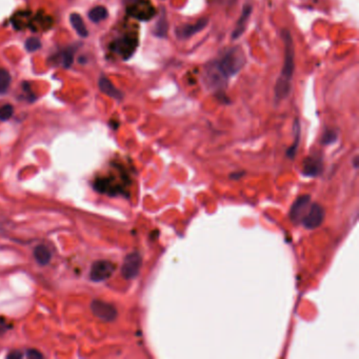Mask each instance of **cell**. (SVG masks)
Listing matches in <instances>:
<instances>
[{
    "mask_svg": "<svg viewBox=\"0 0 359 359\" xmlns=\"http://www.w3.org/2000/svg\"><path fill=\"white\" fill-rule=\"evenodd\" d=\"M62 62L64 68H70L73 63V53L71 51H65L62 55Z\"/></svg>",
    "mask_w": 359,
    "mask_h": 359,
    "instance_id": "cell-25",
    "label": "cell"
},
{
    "mask_svg": "<svg viewBox=\"0 0 359 359\" xmlns=\"http://www.w3.org/2000/svg\"><path fill=\"white\" fill-rule=\"evenodd\" d=\"M27 356L29 358H42V354L37 350H30L27 353Z\"/></svg>",
    "mask_w": 359,
    "mask_h": 359,
    "instance_id": "cell-27",
    "label": "cell"
},
{
    "mask_svg": "<svg viewBox=\"0 0 359 359\" xmlns=\"http://www.w3.org/2000/svg\"><path fill=\"white\" fill-rule=\"evenodd\" d=\"M14 114V108L11 105H4L0 108V120L5 121L10 119Z\"/></svg>",
    "mask_w": 359,
    "mask_h": 359,
    "instance_id": "cell-22",
    "label": "cell"
},
{
    "mask_svg": "<svg viewBox=\"0 0 359 359\" xmlns=\"http://www.w3.org/2000/svg\"><path fill=\"white\" fill-rule=\"evenodd\" d=\"M228 79L229 77L220 69L216 60H213L206 64L203 72V80L209 90L215 91V92L222 91L227 87Z\"/></svg>",
    "mask_w": 359,
    "mask_h": 359,
    "instance_id": "cell-2",
    "label": "cell"
},
{
    "mask_svg": "<svg viewBox=\"0 0 359 359\" xmlns=\"http://www.w3.org/2000/svg\"><path fill=\"white\" fill-rule=\"evenodd\" d=\"M294 134H295V141H294L293 147H291L290 150H289V155L290 156H294L295 152H296V148H297V145H298V142H299L300 125H299V121H298L297 119L295 120V123H294Z\"/></svg>",
    "mask_w": 359,
    "mask_h": 359,
    "instance_id": "cell-21",
    "label": "cell"
},
{
    "mask_svg": "<svg viewBox=\"0 0 359 359\" xmlns=\"http://www.w3.org/2000/svg\"><path fill=\"white\" fill-rule=\"evenodd\" d=\"M322 171V160L318 157H308L303 162L302 173L310 176V177H314L317 176Z\"/></svg>",
    "mask_w": 359,
    "mask_h": 359,
    "instance_id": "cell-13",
    "label": "cell"
},
{
    "mask_svg": "<svg viewBox=\"0 0 359 359\" xmlns=\"http://www.w3.org/2000/svg\"><path fill=\"white\" fill-rule=\"evenodd\" d=\"M251 14H252V5L251 4H246L242 9L241 15L239 17L238 21H237V23H236V27L232 32V39L233 40L240 38L242 34L245 33V31L247 30L248 23H249V19H250V17H251Z\"/></svg>",
    "mask_w": 359,
    "mask_h": 359,
    "instance_id": "cell-12",
    "label": "cell"
},
{
    "mask_svg": "<svg viewBox=\"0 0 359 359\" xmlns=\"http://www.w3.org/2000/svg\"><path fill=\"white\" fill-rule=\"evenodd\" d=\"M70 21H71L72 27L74 28V30L77 32L78 35H80L81 37H87L89 32L87 30L86 24H84V22H83L82 17L80 15L77 14V13L71 14L70 15Z\"/></svg>",
    "mask_w": 359,
    "mask_h": 359,
    "instance_id": "cell-16",
    "label": "cell"
},
{
    "mask_svg": "<svg viewBox=\"0 0 359 359\" xmlns=\"http://www.w3.org/2000/svg\"><path fill=\"white\" fill-rule=\"evenodd\" d=\"M142 265V258L140 254L137 252H133L127 255L125 258L123 267H121V274L125 279H133L137 277L140 272Z\"/></svg>",
    "mask_w": 359,
    "mask_h": 359,
    "instance_id": "cell-7",
    "label": "cell"
},
{
    "mask_svg": "<svg viewBox=\"0 0 359 359\" xmlns=\"http://www.w3.org/2000/svg\"><path fill=\"white\" fill-rule=\"evenodd\" d=\"M9 328H10V326H9L8 322L5 321L2 317H0V335L3 334L5 331H8Z\"/></svg>",
    "mask_w": 359,
    "mask_h": 359,
    "instance_id": "cell-26",
    "label": "cell"
},
{
    "mask_svg": "<svg viewBox=\"0 0 359 359\" xmlns=\"http://www.w3.org/2000/svg\"><path fill=\"white\" fill-rule=\"evenodd\" d=\"M336 139H337L336 132L333 130H328L325 132L321 140L324 144H330V143H333L334 141H336Z\"/></svg>",
    "mask_w": 359,
    "mask_h": 359,
    "instance_id": "cell-24",
    "label": "cell"
},
{
    "mask_svg": "<svg viewBox=\"0 0 359 359\" xmlns=\"http://www.w3.org/2000/svg\"><path fill=\"white\" fill-rule=\"evenodd\" d=\"M98 86H99V89H100L101 92L105 93L106 95L112 97V98L118 99V100L123 99V97H124L123 92H120L118 89L115 88L114 84L111 81H109L108 78L101 77L99 79Z\"/></svg>",
    "mask_w": 359,
    "mask_h": 359,
    "instance_id": "cell-14",
    "label": "cell"
},
{
    "mask_svg": "<svg viewBox=\"0 0 359 359\" xmlns=\"http://www.w3.org/2000/svg\"><path fill=\"white\" fill-rule=\"evenodd\" d=\"M11 84V75L10 73L0 68V94L7 92Z\"/></svg>",
    "mask_w": 359,
    "mask_h": 359,
    "instance_id": "cell-20",
    "label": "cell"
},
{
    "mask_svg": "<svg viewBox=\"0 0 359 359\" xmlns=\"http://www.w3.org/2000/svg\"><path fill=\"white\" fill-rule=\"evenodd\" d=\"M108 15H109L108 10L105 7H102V5L95 7L89 12L90 20L92 22H96V23L105 20L106 18L108 17Z\"/></svg>",
    "mask_w": 359,
    "mask_h": 359,
    "instance_id": "cell-19",
    "label": "cell"
},
{
    "mask_svg": "<svg viewBox=\"0 0 359 359\" xmlns=\"http://www.w3.org/2000/svg\"><path fill=\"white\" fill-rule=\"evenodd\" d=\"M127 14L139 20H149L156 14V11L149 1L138 0L136 2L127 4Z\"/></svg>",
    "mask_w": 359,
    "mask_h": 359,
    "instance_id": "cell-6",
    "label": "cell"
},
{
    "mask_svg": "<svg viewBox=\"0 0 359 359\" xmlns=\"http://www.w3.org/2000/svg\"><path fill=\"white\" fill-rule=\"evenodd\" d=\"M138 46V39L136 36L133 35H125L123 37L115 40L111 48L118 55H120L125 60L129 59L135 52Z\"/></svg>",
    "mask_w": 359,
    "mask_h": 359,
    "instance_id": "cell-4",
    "label": "cell"
},
{
    "mask_svg": "<svg viewBox=\"0 0 359 359\" xmlns=\"http://www.w3.org/2000/svg\"><path fill=\"white\" fill-rule=\"evenodd\" d=\"M116 270V265L109 260H98L95 261L92 267H91L90 276L92 281L99 282L107 281L113 275Z\"/></svg>",
    "mask_w": 359,
    "mask_h": 359,
    "instance_id": "cell-5",
    "label": "cell"
},
{
    "mask_svg": "<svg viewBox=\"0 0 359 359\" xmlns=\"http://www.w3.org/2000/svg\"><path fill=\"white\" fill-rule=\"evenodd\" d=\"M310 203H311V197L310 195H302L298 197L295 203L292 204L290 211V218L294 223H298L302 220L307 212L310 208Z\"/></svg>",
    "mask_w": 359,
    "mask_h": 359,
    "instance_id": "cell-10",
    "label": "cell"
},
{
    "mask_svg": "<svg viewBox=\"0 0 359 359\" xmlns=\"http://www.w3.org/2000/svg\"><path fill=\"white\" fill-rule=\"evenodd\" d=\"M41 47V42L37 37H30L26 41V48L29 52H35Z\"/></svg>",
    "mask_w": 359,
    "mask_h": 359,
    "instance_id": "cell-23",
    "label": "cell"
},
{
    "mask_svg": "<svg viewBox=\"0 0 359 359\" xmlns=\"http://www.w3.org/2000/svg\"><path fill=\"white\" fill-rule=\"evenodd\" d=\"M22 357V354L19 352V351H14L10 353V354L8 355V358L10 359H18V358H21Z\"/></svg>",
    "mask_w": 359,
    "mask_h": 359,
    "instance_id": "cell-28",
    "label": "cell"
},
{
    "mask_svg": "<svg viewBox=\"0 0 359 359\" xmlns=\"http://www.w3.org/2000/svg\"><path fill=\"white\" fill-rule=\"evenodd\" d=\"M93 314L97 318L103 321H112L117 317V311L115 307L101 300H94L91 305Z\"/></svg>",
    "mask_w": 359,
    "mask_h": 359,
    "instance_id": "cell-9",
    "label": "cell"
},
{
    "mask_svg": "<svg viewBox=\"0 0 359 359\" xmlns=\"http://www.w3.org/2000/svg\"><path fill=\"white\" fill-rule=\"evenodd\" d=\"M291 92V81L279 77L275 86V99L276 101L282 100L290 95Z\"/></svg>",
    "mask_w": 359,
    "mask_h": 359,
    "instance_id": "cell-15",
    "label": "cell"
},
{
    "mask_svg": "<svg viewBox=\"0 0 359 359\" xmlns=\"http://www.w3.org/2000/svg\"><path fill=\"white\" fill-rule=\"evenodd\" d=\"M168 31H169V23H168V19H167V16H166V13L162 11V14L160 16L159 19H158V21L156 22L155 27H154V30H153V34L156 36V37H159V38H164L168 34Z\"/></svg>",
    "mask_w": 359,
    "mask_h": 359,
    "instance_id": "cell-18",
    "label": "cell"
},
{
    "mask_svg": "<svg viewBox=\"0 0 359 359\" xmlns=\"http://www.w3.org/2000/svg\"><path fill=\"white\" fill-rule=\"evenodd\" d=\"M136 1H138V0H125V2L126 4H131V3L136 2Z\"/></svg>",
    "mask_w": 359,
    "mask_h": 359,
    "instance_id": "cell-29",
    "label": "cell"
},
{
    "mask_svg": "<svg viewBox=\"0 0 359 359\" xmlns=\"http://www.w3.org/2000/svg\"><path fill=\"white\" fill-rule=\"evenodd\" d=\"M246 55L242 48L238 46H235L227 47L216 62L220 66V69L230 78L240 72L243 65L246 64Z\"/></svg>",
    "mask_w": 359,
    "mask_h": 359,
    "instance_id": "cell-1",
    "label": "cell"
},
{
    "mask_svg": "<svg viewBox=\"0 0 359 359\" xmlns=\"http://www.w3.org/2000/svg\"><path fill=\"white\" fill-rule=\"evenodd\" d=\"M34 257L39 265H46L50 263V260L52 258V255H51L50 250H48V249L46 246L40 245V246H37L35 248Z\"/></svg>",
    "mask_w": 359,
    "mask_h": 359,
    "instance_id": "cell-17",
    "label": "cell"
},
{
    "mask_svg": "<svg viewBox=\"0 0 359 359\" xmlns=\"http://www.w3.org/2000/svg\"><path fill=\"white\" fill-rule=\"evenodd\" d=\"M281 38L284 42V60L281 77L291 81L295 70V50L292 34L288 29L281 31Z\"/></svg>",
    "mask_w": 359,
    "mask_h": 359,
    "instance_id": "cell-3",
    "label": "cell"
},
{
    "mask_svg": "<svg viewBox=\"0 0 359 359\" xmlns=\"http://www.w3.org/2000/svg\"><path fill=\"white\" fill-rule=\"evenodd\" d=\"M325 219V210L319 203H313L310 205L305 217L302 218V224L309 230L318 228Z\"/></svg>",
    "mask_w": 359,
    "mask_h": 359,
    "instance_id": "cell-8",
    "label": "cell"
},
{
    "mask_svg": "<svg viewBox=\"0 0 359 359\" xmlns=\"http://www.w3.org/2000/svg\"><path fill=\"white\" fill-rule=\"evenodd\" d=\"M208 18H202V19L197 20L195 23L184 24V26H180L176 29V36H177L178 39H187L195 34L202 32L208 26Z\"/></svg>",
    "mask_w": 359,
    "mask_h": 359,
    "instance_id": "cell-11",
    "label": "cell"
}]
</instances>
